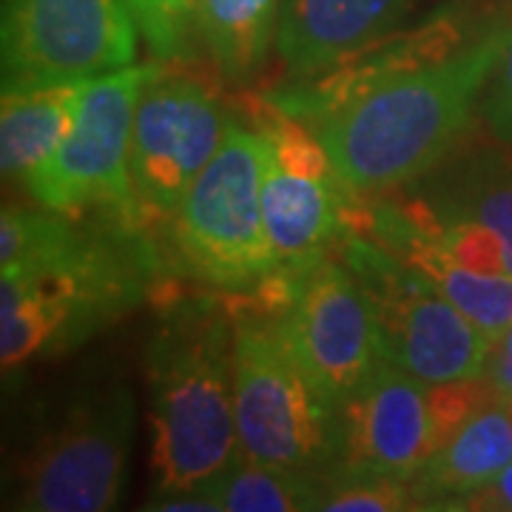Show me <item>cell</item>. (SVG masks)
I'll return each mask as SVG.
<instances>
[{
  "instance_id": "obj_2",
  "label": "cell",
  "mask_w": 512,
  "mask_h": 512,
  "mask_svg": "<svg viewBox=\"0 0 512 512\" xmlns=\"http://www.w3.org/2000/svg\"><path fill=\"white\" fill-rule=\"evenodd\" d=\"M128 274L52 214H0V359L18 370L86 339L128 308Z\"/></svg>"
},
{
  "instance_id": "obj_8",
  "label": "cell",
  "mask_w": 512,
  "mask_h": 512,
  "mask_svg": "<svg viewBox=\"0 0 512 512\" xmlns=\"http://www.w3.org/2000/svg\"><path fill=\"white\" fill-rule=\"evenodd\" d=\"M134 436V399L126 387L97 390L63 413V419L23 458L15 510H114L123 490Z\"/></svg>"
},
{
  "instance_id": "obj_22",
  "label": "cell",
  "mask_w": 512,
  "mask_h": 512,
  "mask_svg": "<svg viewBox=\"0 0 512 512\" xmlns=\"http://www.w3.org/2000/svg\"><path fill=\"white\" fill-rule=\"evenodd\" d=\"M140 35L160 60L180 57L194 29V0H126Z\"/></svg>"
},
{
  "instance_id": "obj_1",
  "label": "cell",
  "mask_w": 512,
  "mask_h": 512,
  "mask_svg": "<svg viewBox=\"0 0 512 512\" xmlns=\"http://www.w3.org/2000/svg\"><path fill=\"white\" fill-rule=\"evenodd\" d=\"M504 37L493 29L461 43L450 23H433L356 72L328 77L291 117L311 126L348 191L407 188L461 143Z\"/></svg>"
},
{
  "instance_id": "obj_19",
  "label": "cell",
  "mask_w": 512,
  "mask_h": 512,
  "mask_svg": "<svg viewBox=\"0 0 512 512\" xmlns=\"http://www.w3.org/2000/svg\"><path fill=\"white\" fill-rule=\"evenodd\" d=\"M279 6L282 0H194V32L225 77L245 80L262 66Z\"/></svg>"
},
{
  "instance_id": "obj_7",
  "label": "cell",
  "mask_w": 512,
  "mask_h": 512,
  "mask_svg": "<svg viewBox=\"0 0 512 512\" xmlns=\"http://www.w3.org/2000/svg\"><path fill=\"white\" fill-rule=\"evenodd\" d=\"M163 72L160 63H131L92 77L74 111L72 128L23 188L52 214L74 217L89 208H117L131 217V134L140 94Z\"/></svg>"
},
{
  "instance_id": "obj_24",
  "label": "cell",
  "mask_w": 512,
  "mask_h": 512,
  "mask_svg": "<svg viewBox=\"0 0 512 512\" xmlns=\"http://www.w3.org/2000/svg\"><path fill=\"white\" fill-rule=\"evenodd\" d=\"M453 510H478V512H512V461L498 476L478 487L464 498H458Z\"/></svg>"
},
{
  "instance_id": "obj_20",
  "label": "cell",
  "mask_w": 512,
  "mask_h": 512,
  "mask_svg": "<svg viewBox=\"0 0 512 512\" xmlns=\"http://www.w3.org/2000/svg\"><path fill=\"white\" fill-rule=\"evenodd\" d=\"M330 476L311 470H279L239 456L202 493L231 512H305L322 510Z\"/></svg>"
},
{
  "instance_id": "obj_3",
  "label": "cell",
  "mask_w": 512,
  "mask_h": 512,
  "mask_svg": "<svg viewBox=\"0 0 512 512\" xmlns=\"http://www.w3.org/2000/svg\"><path fill=\"white\" fill-rule=\"evenodd\" d=\"M148 384L154 498L208 487L242 456L231 311L180 305L168 313L148 345Z\"/></svg>"
},
{
  "instance_id": "obj_13",
  "label": "cell",
  "mask_w": 512,
  "mask_h": 512,
  "mask_svg": "<svg viewBox=\"0 0 512 512\" xmlns=\"http://www.w3.org/2000/svg\"><path fill=\"white\" fill-rule=\"evenodd\" d=\"M262 214L279 268L305 271L345 231V205L328 151L302 120L279 114L268 128Z\"/></svg>"
},
{
  "instance_id": "obj_6",
  "label": "cell",
  "mask_w": 512,
  "mask_h": 512,
  "mask_svg": "<svg viewBox=\"0 0 512 512\" xmlns=\"http://www.w3.org/2000/svg\"><path fill=\"white\" fill-rule=\"evenodd\" d=\"M345 262L367 293L379 359L424 384L484 376L493 342L433 282L362 237L350 239Z\"/></svg>"
},
{
  "instance_id": "obj_21",
  "label": "cell",
  "mask_w": 512,
  "mask_h": 512,
  "mask_svg": "<svg viewBox=\"0 0 512 512\" xmlns=\"http://www.w3.org/2000/svg\"><path fill=\"white\" fill-rule=\"evenodd\" d=\"M322 510L330 512H396L421 510L410 478L396 476H330Z\"/></svg>"
},
{
  "instance_id": "obj_25",
  "label": "cell",
  "mask_w": 512,
  "mask_h": 512,
  "mask_svg": "<svg viewBox=\"0 0 512 512\" xmlns=\"http://www.w3.org/2000/svg\"><path fill=\"white\" fill-rule=\"evenodd\" d=\"M484 379L493 384L498 399L510 402L512 399V328L495 339L490 356H487V367H484Z\"/></svg>"
},
{
  "instance_id": "obj_5",
  "label": "cell",
  "mask_w": 512,
  "mask_h": 512,
  "mask_svg": "<svg viewBox=\"0 0 512 512\" xmlns=\"http://www.w3.org/2000/svg\"><path fill=\"white\" fill-rule=\"evenodd\" d=\"M265 154L262 128L228 120L217 154L171 220L185 268L214 288L245 291L282 271L262 214Z\"/></svg>"
},
{
  "instance_id": "obj_10",
  "label": "cell",
  "mask_w": 512,
  "mask_h": 512,
  "mask_svg": "<svg viewBox=\"0 0 512 512\" xmlns=\"http://www.w3.org/2000/svg\"><path fill=\"white\" fill-rule=\"evenodd\" d=\"M137 32L126 0H3V89L120 72Z\"/></svg>"
},
{
  "instance_id": "obj_12",
  "label": "cell",
  "mask_w": 512,
  "mask_h": 512,
  "mask_svg": "<svg viewBox=\"0 0 512 512\" xmlns=\"http://www.w3.org/2000/svg\"><path fill=\"white\" fill-rule=\"evenodd\" d=\"M379 214L430 239H495L512 274V148L498 137L458 143L433 171L407 185V197Z\"/></svg>"
},
{
  "instance_id": "obj_23",
  "label": "cell",
  "mask_w": 512,
  "mask_h": 512,
  "mask_svg": "<svg viewBox=\"0 0 512 512\" xmlns=\"http://www.w3.org/2000/svg\"><path fill=\"white\" fill-rule=\"evenodd\" d=\"M478 109L493 137L512 148V26H507L504 49L484 86Z\"/></svg>"
},
{
  "instance_id": "obj_9",
  "label": "cell",
  "mask_w": 512,
  "mask_h": 512,
  "mask_svg": "<svg viewBox=\"0 0 512 512\" xmlns=\"http://www.w3.org/2000/svg\"><path fill=\"white\" fill-rule=\"evenodd\" d=\"M220 97L200 77L160 72L140 94L131 134V217L171 222L228 128Z\"/></svg>"
},
{
  "instance_id": "obj_18",
  "label": "cell",
  "mask_w": 512,
  "mask_h": 512,
  "mask_svg": "<svg viewBox=\"0 0 512 512\" xmlns=\"http://www.w3.org/2000/svg\"><path fill=\"white\" fill-rule=\"evenodd\" d=\"M92 80V77H89ZM89 80L9 86L0 100V165L6 180H23L52 157L69 134Z\"/></svg>"
},
{
  "instance_id": "obj_14",
  "label": "cell",
  "mask_w": 512,
  "mask_h": 512,
  "mask_svg": "<svg viewBox=\"0 0 512 512\" xmlns=\"http://www.w3.org/2000/svg\"><path fill=\"white\" fill-rule=\"evenodd\" d=\"M339 444L330 476L413 478L436 453L430 384L379 359L336 407Z\"/></svg>"
},
{
  "instance_id": "obj_17",
  "label": "cell",
  "mask_w": 512,
  "mask_h": 512,
  "mask_svg": "<svg viewBox=\"0 0 512 512\" xmlns=\"http://www.w3.org/2000/svg\"><path fill=\"white\" fill-rule=\"evenodd\" d=\"M373 228L390 254H396L404 265L433 282L490 342L501 339L512 328V274L470 268L430 239L379 217H373Z\"/></svg>"
},
{
  "instance_id": "obj_4",
  "label": "cell",
  "mask_w": 512,
  "mask_h": 512,
  "mask_svg": "<svg viewBox=\"0 0 512 512\" xmlns=\"http://www.w3.org/2000/svg\"><path fill=\"white\" fill-rule=\"evenodd\" d=\"M234 419L239 453L279 470L330 476L336 407L313 387L282 339L274 308H234Z\"/></svg>"
},
{
  "instance_id": "obj_26",
  "label": "cell",
  "mask_w": 512,
  "mask_h": 512,
  "mask_svg": "<svg viewBox=\"0 0 512 512\" xmlns=\"http://www.w3.org/2000/svg\"><path fill=\"white\" fill-rule=\"evenodd\" d=\"M507 404H510V410H512V399H510V402H507Z\"/></svg>"
},
{
  "instance_id": "obj_16",
  "label": "cell",
  "mask_w": 512,
  "mask_h": 512,
  "mask_svg": "<svg viewBox=\"0 0 512 512\" xmlns=\"http://www.w3.org/2000/svg\"><path fill=\"white\" fill-rule=\"evenodd\" d=\"M512 461V410L493 402L461 424L421 467L413 493L421 510H453L458 498L490 484Z\"/></svg>"
},
{
  "instance_id": "obj_15",
  "label": "cell",
  "mask_w": 512,
  "mask_h": 512,
  "mask_svg": "<svg viewBox=\"0 0 512 512\" xmlns=\"http://www.w3.org/2000/svg\"><path fill=\"white\" fill-rule=\"evenodd\" d=\"M413 0H282L276 52L296 77H313L365 55L390 35Z\"/></svg>"
},
{
  "instance_id": "obj_11",
  "label": "cell",
  "mask_w": 512,
  "mask_h": 512,
  "mask_svg": "<svg viewBox=\"0 0 512 512\" xmlns=\"http://www.w3.org/2000/svg\"><path fill=\"white\" fill-rule=\"evenodd\" d=\"M282 339L333 407L348 402L379 362L367 293L348 262L322 259L299 271L274 305Z\"/></svg>"
}]
</instances>
